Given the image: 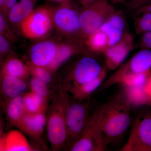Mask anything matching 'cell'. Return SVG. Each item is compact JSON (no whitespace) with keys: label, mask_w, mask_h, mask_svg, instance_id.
I'll list each match as a JSON object with an SVG mask.
<instances>
[{"label":"cell","mask_w":151,"mask_h":151,"mask_svg":"<svg viewBox=\"0 0 151 151\" xmlns=\"http://www.w3.org/2000/svg\"><path fill=\"white\" fill-rule=\"evenodd\" d=\"M103 105V132L105 145H119L129 127L132 106L124 92Z\"/></svg>","instance_id":"cell-1"},{"label":"cell","mask_w":151,"mask_h":151,"mask_svg":"<svg viewBox=\"0 0 151 151\" xmlns=\"http://www.w3.org/2000/svg\"><path fill=\"white\" fill-rule=\"evenodd\" d=\"M69 102L67 93L62 91L55 96L49 108L47 134L53 150H58L67 144L66 113Z\"/></svg>","instance_id":"cell-2"},{"label":"cell","mask_w":151,"mask_h":151,"mask_svg":"<svg viewBox=\"0 0 151 151\" xmlns=\"http://www.w3.org/2000/svg\"><path fill=\"white\" fill-rule=\"evenodd\" d=\"M103 105L90 115L81 137L71 146V151H103L107 148L103 132Z\"/></svg>","instance_id":"cell-3"},{"label":"cell","mask_w":151,"mask_h":151,"mask_svg":"<svg viewBox=\"0 0 151 151\" xmlns=\"http://www.w3.org/2000/svg\"><path fill=\"white\" fill-rule=\"evenodd\" d=\"M81 13L80 34L84 38L98 30L116 12L109 0H96L85 5Z\"/></svg>","instance_id":"cell-4"},{"label":"cell","mask_w":151,"mask_h":151,"mask_svg":"<svg viewBox=\"0 0 151 151\" xmlns=\"http://www.w3.org/2000/svg\"><path fill=\"white\" fill-rule=\"evenodd\" d=\"M122 151H151V111L139 114Z\"/></svg>","instance_id":"cell-5"},{"label":"cell","mask_w":151,"mask_h":151,"mask_svg":"<svg viewBox=\"0 0 151 151\" xmlns=\"http://www.w3.org/2000/svg\"><path fill=\"white\" fill-rule=\"evenodd\" d=\"M53 12L46 6L34 9L20 24L23 34L31 39L45 36L51 30L53 24Z\"/></svg>","instance_id":"cell-6"},{"label":"cell","mask_w":151,"mask_h":151,"mask_svg":"<svg viewBox=\"0 0 151 151\" xmlns=\"http://www.w3.org/2000/svg\"><path fill=\"white\" fill-rule=\"evenodd\" d=\"M77 100L69 102L66 111L67 144H69L70 147L82 136L90 116L88 105L82 103L83 100Z\"/></svg>","instance_id":"cell-7"},{"label":"cell","mask_w":151,"mask_h":151,"mask_svg":"<svg viewBox=\"0 0 151 151\" xmlns=\"http://www.w3.org/2000/svg\"><path fill=\"white\" fill-rule=\"evenodd\" d=\"M151 68V50L143 49L113 73L102 85L101 89L103 90L114 84H120L127 76L145 73L150 71Z\"/></svg>","instance_id":"cell-8"},{"label":"cell","mask_w":151,"mask_h":151,"mask_svg":"<svg viewBox=\"0 0 151 151\" xmlns=\"http://www.w3.org/2000/svg\"><path fill=\"white\" fill-rule=\"evenodd\" d=\"M70 2L63 3L53 11V24L60 32L73 35L80 33L79 14L70 5Z\"/></svg>","instance_id":"cell-9"},{"label":"cell","mask_w":151,"mask_h":151,"mask_svg":"<svg viewBox=\"0 0 151 151\" xmlns=\"http://www.w3.org/2000/svg\"><path fill=\"white\" fill-rule=\"evenodd\" d=\"M104 68L96 59L86 56L82 58L76 63L70 76L69 89L89 82L97 78Z\"/></svg>","instance_id":"cell-10"},{"label":"cell","mask_w":151,"mask_h":151,"mask_svg":"<svg viewBox=\"0 0 151 151\" xmlns=\"http://www.w3.org/2000/svg\"><path fill=\"white\" fill-rule=\"evenodd\" d=\"M134 47L133 38L126 32L121 40L109 46L105 51L106 65L109 69L115 70L125 60Z\"/></svg>","instance_id":"cell-11"},{"label":"cell","mask_w":151,"mask_h":151,"mask_svg":"<svg viewBox=\"0 0 151 151\" xmlns=\"http://www.w3.org/2000/svg\"><path fill=\"white\" fill-rule=\"evenodd\" d=\"M47 116L45 113L32 114L26 113L17 124L22 132L40 141L46 126Z\"/></svg>","instance_id":"cell-12"},{"label":"cell","mask_w":151,"mask_h":151,"mask_svg":"<svg viewBox=\"0 0 151 151\" xmlns=\"http://www.w3.org/2000/svg\"><path fill=\"white\" fill-rule=\"evenodd\" d=\"M58 45L50 41L41 42L34 45L30 52L32 64L47 68L54 59Z\"/></svg>","instance_id":"cell-13"},{"label":"cell","mask_w":151,"mask_h":151,"mask_svg":"<svg viewBox=\"0 0 151 151\" xmlns=\"http://www.w3.org/2000/svg\"><path fill=\"white\" fill-rule=\"evenodd\" d=\"M126 21L120 12L115 13L104 23L100 29L107 35L109 47L121 40L125 33Z\"/></svg>","instance_id":"cell-14"},{"label":"cell","mask_w":151,"mask_h":151,"mask_svg":"<svg viewBox=\"0 0 151 151\" xmlns=\"http://www.w3.org/2000/svg\"><path fill=\"white\" fill-rule=\"evenodd\" d=\"M32 148L20 131L11 130L2 136L0 141V151H29Z\"/></svg>","instance_id":"cell-15"},{"label":"cell","mask_w":151,"mask_h":151,"mask_svg":"<svg viewBox=\"0 0 151 151\" xmlns=\"http://www.w3.org/2000/svg\"><path fill=\"white\" fill-rule=\"evenodd\" d=\"M27 85L23 78L9 75L1 76V89L4 96L10 99L24 94Z\"/></svg>","instance_id":"cell-16"},{"label":"cell","mask_w":151,"mask_h":151,"mask_svg":"<svg viewBox=\"0 0 151 151\" xmlns=\"http://www.w3.org/2000/svg\"><path fill=\"white\" fill-rule=\"evenodd\" d=\"M106 76L105 69L97 78L92 81L78 85L68 90L76 100H83L98 89L103 83Z\"/></svg>","instance_id":"cell-17"},{"label":"cell","mask_w":151,"mask_h":151,"mask_svg":"<svg viewBox=\"0 0 151 151\" xmlns=\"http://www.w3.org/2000/svg\"><path fill=\"white\" fill-rule=\"evenodd\" d=\"M77 51V47L72 45L67 44L58 45L54 59L51 64L47 68V69L51 73L55 72Z\"/></svg>","instance_id":"cell-18"},{"label":"cell","mask_w":151,"mask_h":151,"mask_svg":"<svg viewBox=\"0 0 151 151\" xmlns=\"http://www.w3.org/2000/svg\"><path fill=\"white\" fill-rule=\"evenodd\" d=\"M22 95L9 100L6 107L8 120L15 126L26 113Z\"/></svg>","instance_id":"cell-19"},{"label":"cell","mask_w":151,"mask_h":151,"mask_svg":"<svg viewBox=\"0 0 151 151\" xmlns=\"http://www.w3.org/2000/svg\"><path fill=\"white\" fill-rule=\"evenodd\" d=\"M26 113L36 114L45 113L47 100L43 97L31 91L23 94Z\"/></svg>","instance_id":"cell-20"},{"label":"cell","mask_w":151,"mask_h":151,"mask_svg":"<svg viewBox=\"0 0 151 151\" xmlns=\"http://www.w3.org/2000/svg\"><path fill=\"white\" fill-rule=\"evenodd\" d=\"M30 73L28 66L17 58H11L6 61L2 68L1 76L9 75L24 78Z\"/></svg>","instance_id":"cell-21"},{"label":"cell","mask_w":151,"mask_h":151,"mask_svg":"<svg viewBox=\"0 0 151 151\" xmlns=\"http://www.w3.org/2000/svg\"><path fill=\"white\" fill-rule=\"evenodd\" d=\"M85 41L86 46L95 52H104L109 47L108 36L100 29L89 35Z\"/></svg>","instance_id":"cell-22"},{"label":"cell","mask_w":151,"mask_h":151,"mask_svg":"<svg viewBox=\"0 0 151 151\" xmlns=\"http://www.w3.org/2000/svg\"><path fill=\"white\" fill-rule=\"evenodd\" d=\"M137 15L134 22L136 32L139 34L151 32V12L142 13Z\"/></svg>","instance_id":"cell-23"},{"label":"cell","mask_w":151,"mask_h":151,"mask_svg":"<svg viewBox=\"0 0 151 151\" xmlns=\"http://www.w3.org/2000/svg\"><path fill=\"white\" fill-rule=\"evenodd\" d=\"M30 73L32 76L43 81L47 84H49L52 80L51 73L46 68L37 66L31 64L28 66Z\"/></svg>","instance_id":"cell-24"},{"label":"cell","mask_w":151,"mask_h":151,"mask_svg":"<svg viewBox=\"0 0 151 151\" xmlns=\"http://www.w3.org/2000/svg\"><path fill=\"white\" fill-rule=\"evenodd\" d=\"M47 85L43 81L32 76L29 82L31 91L47 100L48 96Z\"/></svg>","instance_id":"cell-25"},{"label":"cell","mask_w":151,"mask_h":151,"mask_svg":"<svg viewBox=\"0 0 151 151\" xmlns=\"http://www.w3.org/2000/svg\"><path fill=\"white\" fill-rule=\"evenodd\" d=\"M151 3V0H127V7L132 10L138 11Z\"/></svg>","instance_id":"cell-26"},{"label":"cell","mask_w":151,"mask_h":151,"mask_svg":"<svg viewBox=\"0 0 151 151\" xmlns=\"http://www.w3.org/2000/svg\"><path fill=\"white\" fill-rule=\"evenodd\" d=\"M142 35L141 46L142 49L151 50V32H146Z\"/></svg>","instance_id":"cell-27"},{"label":"cell","mask_w":151,"mask_h":151,"mask_svg":"<svg viewBox=\"0 0 151 151\" xmlns=\"http://www.w3.org/2000/svg\"><path fill=\"white\" fill-rule=\"evenodd\" d=\"M10 45L8 40L3 35H0V52L1 55L7 53L9 50Z\"/></svg>","instance_id":"cell-28"},{"label":"cell","mask_w":151,"mask_h":151,"mask_svg":"<svg viewBox=\"0 0 151 151\" xmlns=\"http://www.w3.org/2000/svg\"><path fill=\"white\" fill-rule=\"evenodd\" d=\"M5 16L3 14H0V32L1 35H4L5 33L7 27V24Z\"/></svg>","instance_id":"cell-29"},{"label":"cell","mask_w":151,"mask_h":151,"mask_svg":"<svg viewBox=\"0 0 151 151\" xmlns=\"http://www.w3.org/2000/svg\"><path fill=\"white\" fill-rule=\"evenodd\" d=\"M17 0H7L6 4L2 12V14H6L8 13L10 9L17 3Z\"/></svg>","instance_id":"cell-30"},{"label":"cell","mask_w":151,"mask_h":151,"mask_svg":"<svg viewBox=\"0 0 151 151\" xmlns=\"http://www.w3.org/2000/svg\"><path fill=\"white\" fill-rule=\"evenodd\" d=\"M145 92L151 100V74L148 79L145 87Z\"/></svg>","instance_id":"cell-31"},{"label":"cell","mask_w":151,"mask_h":151,"mask_svg":"<svg viewBox=\"0 0 151 151\" xmlns=\"http://www.w3.org/2000/svg\"><path fill=\"white\" fill-rule=\"evenodd\" d=\"M147 12H151V3L138 10V11L136 12L138 14L142 13Z\"/></svg>","instance_id":"cell-32"},{"label":"cell","mask_w":151,"mask_h":151,"mask_svg":"<svg viewBox=\"0 0 151 151\" xmlns=\"http://www.w3.org/2000/svg\"><path fill=\"white\" fill-rule=\"evenodd\" d=\"M7 0H0V8L1 12L4 8L6 4Z\"/></svg>","instance_id":"cell-33"},{"label":"cell","mask_w":151,"mask_h":151,"mask_svg":"<svg viewBox=\"0 0 151 151\" xmlns=\"http://www.w3.org/2000/svg\"><path fill=\"white\" fill-rule=\"evenodd\" d=\"M48 1H50L51 2H53L60 3V4H63V3L70 2L71 0H48Z\"/></svg>","instance_id":"cell-34"},{"label":"cell","mask_w":151,"mask_h":151,"mask_svg":"<svg viewBox=\"0 0 151 151\" xmlns=\"http://www.w3.org/2000/svg\"><path fill=\"white\" fill-rule=\"evenodd\" d=\"M127 0H111V2L113 4H120V3H125Z\"/></svg>","instance_id":"cell-35"},{"label":"cell","mask_w":151,"mask_h":151,"mask_svg":"<svg viewBox=\"0 0 151 151\" xmlns=\"http://www.w3.org/2000/svg\"><path fill=\"white\" fill-rule=\"evenodd\" d=\"M81 1H82V2L85 4V5H86L89 4L90 3L93 2L96 0H81Z\"/></svg>","instance_id":"cell-36"}]
</instances>
